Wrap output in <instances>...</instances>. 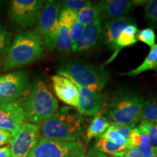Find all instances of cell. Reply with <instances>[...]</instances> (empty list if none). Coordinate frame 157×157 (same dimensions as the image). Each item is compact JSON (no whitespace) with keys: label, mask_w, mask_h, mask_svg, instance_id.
<instances>
[{"label":"cell","mask_w":157,"mask_h":157,"mask_svg":"<svg viewBox=\"0 0 157 157\" xmlns=\"http://www.w3.org/2000/svg\"><path fill=\"white\" fill-rule=\"evenodd\" d=\"M86 147L81 141L66 142L52 139H39L29 157H82Z\"/></svg>","instance_id":"obj_8"},{"label":"cell","mask_w":157,"mask_h":157,"mask_svg":"<svg viewBox=\"0 0 157 157\" xmlns=\"http://www.w3.org/2000/svg\"><path fill=\"white\" fill-rule=\"evenodd\" d=\"M103 26V22L100 17H98L91 23L84 26L80 38L75 44L72 45V52H82L93 48L99 41L100 38H101Z\"/></svg>","instance_id":"obj_15"},{"label":"cell","mask_w":157,"mask_h":157,"mask_svg":"<svg viewBox=\"0 0 157 157\" xmlns=\"http://www.w3.org/2000/svg\"><path fill=\"white\" fill-rule=\"evenodd\" d=\"M51 78L54 92L58 99L70 106L77 108L79 95L76 84L69 78L58 74L52 76Z\"/></svg>","instance_id":"obj_13"},{"label":"cell","mask_w":157,"mask_h":157,"mask_svg":"<svg viewBox=\"0 0 157 157\" xmlns=\"http://www.w3.org/2000/svg\"><path fill=\"white\" fill-rule=\"evenodd\" d=\"M86 156H87V157H110L108 155L103 154V153L98 151L94 148H90L88 151L87 154Z\"/></svg>","instance_id":"obj_35"},{"label":"cell","mask_w":157,"mask_h":157,"mask_svg":"<svg viewBox=\"0 0 157 157\" xmlns=\"http://www.w3.org/2000/svg\"><path fill=\"white\" fill-rule=\"evenodd\" d=\"M135 23L134 20L126 15L104 23L101 38L108 48L112 50L116 40L123 29L128 25Z\"/></svg>","instance_id":"obj_16"},{"label":"cell","mask_w":157,"mask_h":157,"mask_svg":"<svg viewBox=\"0 0 157 157\" xmlns=\"http://www.w3.org/2000/svg\"><path fill=\"white\" fill-rule=\"evenodd\" d=\"M58 73V75L69 78L78 85L96 92H101L110 78L109 71L103 66L77 60H70Z\"/></svg>","instance_id":"obj_5"},{"label":"cell","mask_w":157,"mask_h":157,"mask_svg":"<svg viewBox=\"0 0 157 157\" xmlns=\"http://www.w3.org/2000/svg\"><path fill=\"white\" fill-rule=\"evenodd\" d=\"M110 124L109 120L104 115L99 113L95 116L86 132V143H88L94 137L101 136L109 129Z\"/></svg>","instance_id":"obj_19"},{"label":"cell","mask_w":157,"mask_h":157,"mask_svg":"<svg viewBox=\"0 0 157 157\" xmlns=\"http://www.w3.org/2000/svg\"><path fill=\"white\" fill-rule=\"evenodd\" d=\"M62 9L71 10L76 12L81 10L84 7L92 5V2L87 0H65L60 1Z\"/></svg>","instance_id":"obj_25"},{"label":"cell","mask_w":157,"mask_h":157,"mask_svg":"<svg viewBox=\"0 0 157 157\" xmlns=\"http://www.w3.org/2000/svg\"><path fill=\"white\" fill-rule=\"evenodd\" d=\"M84 126L82 115L69 107L63 106L41 124L40 132L45 138L76 142L80 141L83 135Z\"/></svg>","instance_id":"obj_2"},{"label":"cell","mask_w":157,"mask_h":157,"mask_svg":"<svg viewBox=\"0 0 157 157\" xmlns=\"http://www.w3.org/2000/svg\"><path fill=\"white\" fill-rule=\"evenodd\" d=\"M26 122L41 125L59 109L58 102L42 80L35 82L30 93L21 98Z\"/></svg>","instance_id":"obj_4"},{"label":"cell","mask_w":157,"mask_h":157,"mask_svg":"<svg viewBox=\"0 0 157 157\" xmlns=\"http://www.w3.org/2000/svg\"><path fill=\"white\" fill-rule=\"evenodd\" d=\"M143 102L142 96L135 92L118 90L108 98L104 115L111 124L134 128L140 120Z\"/></svg>","instance_id":"obj_1"},{"label":"cell","mask_w":157,"mask_h":157,"mask_svg":"<svg viewBox=\"0 0 157 157\" xmlns=\"http://www.w3.org/2000/svg\"><path fill=\"white\" fill-rule=\"evenodd\" d=\"M140 119L157 124V94L143 102Z\"/></svg>","instance_id":"obj_20"},{"label":"cell","mask_w":157,"mask_h":157,"mask_svg":"<svg viewBox=\"0 0 157 157\" xmlns=\"http://www.w3.org/2000/svg\"><path fill=\"white\" fill-rule=\"evenodd\" d=\"M29 85V74L25 71L0 76V103L15 101L25 93Z\"/></svg>","instance_id":"obj_9"},{"label":"cell","mask_w":157,"mask_h":157,"mask_svg":"<svg viewBox=\"0 0 157 157\" xmlns=\"http://www.w3.org/2000/svg\"><path fill=\"white\" fill-rule=\"evenodd\" d=\"M79 95L78 112L82 116L99 114L105 106V98L101 92H96L76 84Z\"/></svg>","instance_id":"obj_12"},{"label":"cell","mask_w":157,"mask_h":157,"mask_svg":"<svg viewBox=\"0 0 157 157\" xmlns=\"http://www.w3.org/2000/svg\"><path fill=\"white\" fill-rule=\"evenodd\" d=\"M0 157H11L10 147H1L0 148Z\"/></svg>","instance_id":"obj_36"},{"label":"cell","mask_w":157,"mask_h":157,"mask_svg":"<svg viewBox=\"0 0 157 157\" xmlns=\"http://www.w3.org/2000/svg\"><path fill=\"white\" fill-rule=\"evenodd\" d=\"M12 139H13V136L10 133L0 129V146H3L7 143H10Z\"/></svg>","instance_id":"obj_34"},{"label":"cell","mask_w":157,"mask_h":157,"mask_svg":"<svg viewBox=\"0 0 157 157\" xmlns=\"http://www.w3.org/2000/svg\"><path fill=\"white\" fill-rule=\"evenodd\" d=\"M94 149L98 151L103 153L105 154H110L112 156L113 154L120 153L123 151L127 149V147L121 146L119 145L114 144L106 139L101 138V137H97V140L94 143Z\"/></svg>","instance_id":"obj_21"},{"label":"cell","mask_w":157,"mask_h":157,"mask_svg":"<svg viewBox=\"0 0 157 157\" xmlns=\"http://www.w3.org/2000/svg\"><path fill=\"white\" fill-rule=\"evenodd\" d=\"M137 41H140L144 44L148 45L150 48H152L156 44V34L154 29L151 28H146L141 31H138L137 34Z\"/></svg>","instance_id":"obj_26"},{"label":"cell","mask_w":157,"mask_h":157,"mask_svg":"<svg viewBox=\"0 0 157 157\" xmlns=\"http://www.w3.org/2000/svg\"><path fill=\"white\" fill-rule=\"evenodd\" d=\"M112 157H156L155 156H145L142 154H140L138 151L136 149L129 148L126 150L123 151L120 153H117V154H113L111 156Z\"/></svg>","instance_id":"obj_32"},{"label":"cell","mask_w":157,"mask_h":157,"mask_svg":"<svg viewBox=\"0 0 157 157\" xmlns=\"http://www.w3.org/2000/svg\"><path fill=\"white\" fill-rule=\"evenodd\" d=\"M99 137L101 138L106 139L111 142L114 143V144L119 145L121 146H125L128 149V143L127 140L122 136L120 133L118 132L115 129H113L112 127H109V129L105 131L103 134H102Z\"/></svg>","instance_id":"obj_24"},{"label":"cell","mask_w":157,"mask_h":157,"mask_svg":"<svg viewBox=\"0 0 157 157\" xmlns=\"http://www.w3.org/2000/svg\"><path fill=\"white\" fill-rule=\"evenodd\" d=\"M99 17V11L95 5H91L84 7L77 13V21L83 26L91 23L96 18Z\"/></svg>","instance_id":"obj_23"},{"label":"cell","mask_w":157,"mask_h":157,"mask_svg":"<svg viewBox=\"0 0 157 157\" xmlns=\"http://www.w3.org/2000/svg\"><path fill=\"white\" fill-rule=\"evenodd\" d=\"M144 13L149 23L157 25V0H149L146 2Z\"/></svg>","instance_id":"obj_27"},{"label":"cell","mask_w":157,"mask_h":157,"mask_svg":"<svg viewBox=\"0 0 157 157\" xmlns=\"http://www.w3.org/2000/svg\"><path fill=\"white\" fill-rule=\"evenodd\" d=\"M72 43L71 41L69 29L59 21V27L57 39V48L60 52H67L71 50Z\"/></svg>","instance_id":"obj_22"},{"label":"cell","mask_w":157,"mask_h":157,"mask_svg":"<svg viewBox=\"0 0 157 157\" xmlns=\"http://www.w3.org/2000/svg\"><path fill=\"white\" fill-rule=\"evenodd\" d=\"M156 72H157V71H156Z\"/></svg>","instance_id":"obj_38"},{"label":"cell","mask_w":157,"mask_h":157,"mask_svg":"<svg viewBox=\"0 0 157 157\" xmlns=\"http://www.w3.org/2000/svg\"><path fill=\"white\" fill-rule=\"evenodd\" d=\"M84 28V27L78 21H76V22H74L71 25L69 28V34L72 45L75 44L78 41V39L80 38Z\"/></svg>","instance_id":"obj_31"},{"label":"cell","mask_w":157,"mask_h":157,"mask_svg":"<svg viewBox=\"0 0 157 157\" xmlns=\"http://www.w3.org/2000/svg\"><path fill=\"white\" fill-rule=\"evenodd\" d=\"M133 2L128 0H103L96 4L102 22L125 16L133 7Z\"/></svg>","instance_id":"obj_14"},{"label":"cell","mask_w":157,"mask_h":157,"mask_svg":"<svg viewBox=\"0 0 157 157\" xmlns=\"http://www.w3.org/2000/svg\"><path fill=\"white\" fill-rule=\"evenodd\" d=\"M157 71V44H154L140 66L127 72L121 74L122 76H136L147 71Z\"/></svg>","instance_id":"obj_18"},{"label":"cell","mask_w":157,"mask_h":157,"mask_svg":"<svg viewBox=\"0 0 157 157\" xmlns=\"http://www.w3.org/2000/svg\"><path fill=\"white\" fill-rule=\"evenodd\" d=\"M38 125L25 122L11 140V157H29L39 140Z\"/></svg>","instance_id":"obj_10"},{"label":"cell","mask_w":157,"mask_h":157,"mask_svg":"<svg viewBox=\"0 0 157 157\" xmlns=\"http://www.w3.org/2000/svg\"><path fill=\"white\" fill-rule=\"evenodd\" d=\"M45 45L36 31L21 33L15 37L2 63L5 71L32 63L43 56Z\"/></svg>","instance_id":"obj_3"},{"label":"cell","mask_w":157,"mask_h":157,"mask_svg":"<svg viewBox=\"0 0 157 157\" xmlns=\"http://www.w3.org/2000/svg\"><path fill=\"white\" fill-rule=\"evenodd\" d=\"M82 157H87V156H86V155H85V156H82Z\"/></svg>","instance_id":"obj_37"},{"label":"cell","mask_w":157,"mask_h":157,"mask_svg":"<svg viewBox=\"0 0 157 157\" xmlns=\"http://www.w3.org/2000/svg\"><path fill=\"white\" fill-rule=\"evenodd\" d=\"M11 44V34L0 24V58L6 54Z\"/></svg>","instance_id":"obj_28"},{"label":"cell","mask_w":157,"mask_h":157,"mask_svg":"<svg viewBox=\"0 0 157 157\" xmlns=\"http://www.w3.org/2000/svg\"><path fill=\"white\" fill-rule=\"evenodd\" d=\"M110 127H112L113 129L117 131L120 134L124 136L126 140L128 141L129 137H130L131 132L133 128H131L128 126H125V125H117V124H110Z\"/></svg>","instance_id":"obj_33"},{"label":"cell","mask_w":157,"mask_h":157,"mask_svg":"<svg viewBox=\"0 0 157 157\" xmlns=\"http://www.w3.org/2000/svg\"><path fill=\"white\" fill-rule=\"evenodd\" d=\"M138 128L146 132L151 137L154 146L157 147V124L142 121Z\"/></svg>","instance_id":"obj_29"},{"label":"cell","mask_w":157,"mask_h":157,"mask_svg":"<svg viewBox=\"0 0 157 157\" xmlns=\"http://www.w3.org/2000/svg\"><path fill=\"white\" fill-rule=\"evenodd\" d=\"M137 33H138V29H137V27L135 23V24L128 25L127 26L125 27L123 29V31L120 33V34L119 35L114 44H113L112 48V56L104 63L103 66L112 62L123 48L136 44L137 42Z\"/></svg>","instance_id":"obj_17"},{"label":"cell","mask_w":157,"mask_h":157,"mask_svg":"<svg viewBox=\"0 0 157 157\" xmlns=\"http://www.w3.org/2000/svg\"><path fill=\"white\" fill-rule=\"evenodd\" d=\"M25 122L21 99L11 103H0V129L9 132L13 137Z\"/></svg>","instance_id":"obj_11"},{"label":"cell","mask_w":157,"mask_h":157,"mask_svg":"<svg viewBox=\"0 0 157 157\" xmlns=\"http://www.w3.org/2000/svg\"><path fill=\"white\" fill-rule=\"evenodd\" d=\"M43 6L40 0H13L8 10L10 21L20 31L33 28L38 24Z\"/></svg>","instance_id":"obj_6"},{"label":"cell","mask_w":157,"mask_h":157,"mask_svg":"<svg viewBox=\"0 0 157 157\" xmlns=\"http://www.w3.org/2000/svg\"><path fill=\"white\" fill-rule=\"evenodd\" d=\"M62 10L60 1H48L41 12L36 32L40 35L45 48L53 50L57 47L59 19Z\"/></svg>","instance_id":"obj_7"},{"label":"cell","mask_w":157,"mask_h":157,"mask_svg":"<svg viewBox=\"0 0 157 157\" xmlns=\"http://www.w3.org/2000/svg\"><path fill=\"white\" fill-rule=\"evenodd\" d=\"M59 21L63 23L69 29L71 25L77 21V13L71 10L62 9L61 12H60Z\"/></svg>","instance_id":"obj_30"}]
</instances>
